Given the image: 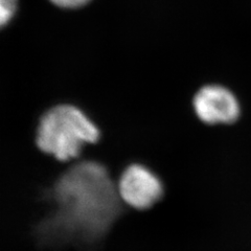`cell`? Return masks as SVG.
<instances>
[{
    "label": "cell",
    "instance_id": "6",
    "mask_svg": "<svg viewBox=\"0 0 251 251\" xmlns=\"http://www.w3.org/2000/svg\"><path fill=\"white\" fill-rule=\"evenodd\" d=\"M50 1L60 7H64V9H76V7H81L88 3L90 0H50Z\"/></svg>",
    "mask_w": 251,
    "mask_h": 251
},
{
    "label": "cell",
    "instance_id": "1",
    "mask_svg": "<svg viewBox=\"0 0 251 251\" xmlns=\"http://www.w3.org/2000/svg\"><path fill=\"white\" fill-rule=\"evenodd\" d=\"M56 208L46 210V228L61 243L81 249L103 244L126 210L107 169L96 161L77 163L54 185Z\"/></svg>",
    "mask_w": 251,
    "mask_h": 251
},
{
    "label": "cell",
    "instance_id": "2",
    "mask_svg": "<svg viewBox=\"0 0 251 251\" xmlns=\"http://www.w3.org/2000/svg\"><path fill=\"white\" fill-rule=\"evenodd\" d=\"M99 137V129L81 110L62 105L43 115L38 128L37 145L57 160L68 161L80 155L83 146L94 144Z\"/></svg>",
    "mask_w": 251,
    "mask_h": 251
},
{
    "label": "cell",
    "instance_id": "3",
    "mask_svg": "<svg viewBox=\"0 0 251 251\" xmlns=\"http://www.w3.org/2000/svg\"><path fill=\"white\" fill-rule=\"evenodd\" d=\"M117 191L126 206L134 210H149L163 196V185L154 173L141 164L125 169L117 181Z\"/></svg>",
    "mask_w": 251,
    "mask_h": 251
},
{
    "label": "cell",
    "instance_id": "5",
    "mask_svg": "<svg viewBox=\"0 0 251 251\" xmlns=\"http://www.w3.org/2000/svg\"><path fill=\"white\" fill-rule=\"evenodd\" d=\"M17 9V0H0V27L9 22Z\"/></svg>",
    "mask_w": 251,
    "mask_h": 251
},
{
    "label": "cell",
    "instance_id": "4",
    "mask_svg": "<svg viewBox=\"0 0 251 251\" xmlns=\"http://www.w3.org/2000/svg\"><path fill=\"white\" fill-rule=\"evenodd\" d=\"M199 119L209 125L230 124L239 117L240 106L233 94L221 86L203 87L194 99Z\"/></svg>",
    "mask_w": 251,
    "mask_h": 251
}]
</instances>
